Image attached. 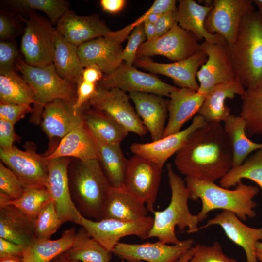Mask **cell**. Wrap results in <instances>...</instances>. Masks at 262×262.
<instances>
[{"label": "cell", "mask_w": 262, "mask_h": 262, "mask_svg": "<svg viewBox=\"0 0 262 262\" xmlns=\"http://www.w3.org/2000/svg\"><path fill=\"white\" fill-rule=\"evenodd\" d=\"M174 163L186 177L214 182L233 167V151L224 127L206 123L189 137Z\"/></svg>", "instance_id": "1"}, {"label": "cell", "mask_w": 262, "mask_h": 262, "mask_svg": "<svg viewBox=\"0 0 262 262\" xmlns=\"http://www.w3.org/2000/svg\"><path fill=\"white\" fill-rule=\"evenodd\" d=\"M235 78L246 89L262 84V15L246 14L233 43L227 44Z\"/></svg>", "instance_id": "2"}, {"label": "cell", "mask_w": 262, "mask_h": 262, "mask_svg": "<svg viewBox=\"0 0 262 262\" xmlns=\"http://www.w3.org/2000/svg\"><path fill=\"white\" fill-rule=\"evenodd\" d=\"M184 180L190 192V199L201 201V210L196 214L199 223L207 218L210 212L218 209L233 213L243 221L256 216L257 204L253 199L259 192L258 186L241 181L235 189L230 190L192 177H186Z\"/></svg>", "instance_id": "3"}, {"label": "cell", "mask_w": 262, "mask_h": 262, "mask_svg": "<svg viewBox=\"0 0 262 262\" xmlns=\"http://www.w3.org/2000/svg\"><path fill=\"white\" fill-rule=\"evenodd\" d=\"M166 169L171 200L165 209L153 212L154 222L148 238L156 237L164 243L174 245L180 242L175 234L176 226L180 231L187 229V232L192 233L199 230V222L189 209L190 192L185 180L174 171L171 164H168Z\"/></svg>", "instance_id": "4"}, {"label": "cell", "mask_w": 262, "mask_h": 262, "mask_svg": "<svg viewBox=\"0 0 262 262\" xmlns=\"http://www.w3.org/2000/svg\"><path fill=\"white\" fill-rule=\"evenodd\" d=\"M68 178L71 198L78 211L85 218L101 220L111 185L99 161H79L68 167Z\"/></svg>", "instance_id": "5"}, {"label": "cell", "mask_w": 262, "mask_h": 262, "mask_svg": "<svg viewBox=\"0 0 262 262\" xmlns=\"http://www.w3.org/2000/svg\"><path fill=\"white\" fill-rule=\"evenodd\" d=\"M16 69L21 72L34 95L33 111L30 119L31 123H40L45 106L55 99H63L74 104L77 86L61 77L53 63L45 67L34 66L19 57Z\"/></svg>", "instance_id": "6"}, {"label": "cell", "mask_w": 262, "mask_h": 262, "mask_svg": "<svg viewBox=\"0 0 262 262\" xmlns=\"http://www.w3.org/2000/svg\"><path fill=\"white\" fill-rule=\"evenodd\" d=\"M28 13L27 19L19 16L25 23L20 45L24 61L32 66H47L53 63L55 29L49 19L35 11Z\"/></svg>", "instance_id": "7"}, {"label": "cell", "mask_w": 262, "mask_h": 262, "mask_svg": "<svg viewBox=\"0 0 262 262\" xmlns=\"http://www.w3.org/2000/svg\"><path fill=\"white\" fill-rule=\"evenodd\" d=\"M135 28L132 23L122 29L108 32L104 36L88 41L77 47L81 63L85 68L94 65L104 75L111 73L123 63L121 43Z\"/></svg>", "instance_id": "8"}, {"label": "cell", "mask_w": 262, "mask_h": 262, "mask_svg": "<svg viewBox=\"0 0 262 262\" xmlns=\"http://www.w3.org/2000/svg\"><path fill=\"white\" fill-rule=\"evenodd\" d=\"M153 222L154 218L151 216L127 222L113 219L94 221L81 215L78 224L85 228L92 237L111 253L124 237L134 235L143 240L148 238Z\"/></svg>", "instance_id": "9"}, {"label": "cell", "mask_w": 262, "mask_h": 262, "mask_svg": "<svg viewBox=\"0 0 262 262\" xmlns=\"http://www.w3.org/2000/svg\"><path fill=\"white\" fill-rule=\"evenodd\" d=\"M162 168L137 155L128 159L123 187L144 202L152 213L154 212Z\"/></svg>", "instance_id": "10"}, {"label": "cell", "mask_w": 262, "mask_h": 262, "mask_svg": "<svg viewBox=\"0 0 262 262\" xmlns=\"http://www.w3.org/2000/svg\"><path fill=\"white\" fill-rule=\"evenodd\" d=\"M198 41L176 22L165 34L144 42L138 49L137 58L162 55L174 62L181 61L201 50Z\"/></svg>", "instance_id": "11"}, {"label": "cell", "mask_w": 262, "mask_h": 262, "mask_svg": "<svg viewBox=\"0 0 262 262\" xmlns=\"http://www.w3.org/2000/svg\"><path fill=\"white\" fill-rule=\"evenodd\" d=\"M129 98L125 92L118 88L106 89L97 86L88 104L93 109L110 116L128 132L143 137L148 131L131 104Z\"/></svg>", "instance_id": "12"}, {"label": "cell", "mask_w": 262, "mask_h": 262, "mask_svg": "<svg viewBox=\"0 0 262 262\" xmlns=\"http://www.w3.org/2000/svg\"><path fill=\"white\" fill-rule=\"evenodd\" d=\"M97 85L106 89L118 88L125 92L150 93L168 97L177 88L152 74L128 66L124 62L114 72L104 75Z\"/></svg>", "instance_id": "13"}, {"label": "cell", "mask_w": 262, "mask_h": 262, "mask_svg": "<svg viewBox=\"0 0 262 262\" xmlns=\"http://www.w3.org/2000/svg\"><path fill=\"white\" fill-rule=\"evenodd\" d=\"M252 0H214L205 22L206 30L218 34L228 44L234 42L241 21L247 13L255 10Z\"/></svg>", "instance_id": "14"}, {"label": "cell", "mask_w": 262, "mask_h": 262, "mask_svg": "<svg viewBox=\"0 0 262 262\" xmlns=\"http://www.w3.org/2000/svg\"><path fill=\"white\" fill-rule=\"evenodd\" d=\"M227 44L225 40L215 43L204 41L200 44L207 59L197 73L200 94L206 96L215 85L236 79Z\"/></svg>", "instance_id": "15"}, {"label": "cell", "mask_w": 262, "mask_h": 262, "mask_svg": "<svg viewBox=\"0 0 262 262\" xmlns=\"http://www.w3.org/2000/svg\"><path fill=\"white\" fill-rule=\"evenodd\" d=\"M195 244L192 238L170 245L158 241L142 244L118 243L112 253L128 262H177Z\"/></svg>", "instance_id": "16"}, {"label": "cell", "mask_w": 262, "mask_h": 262, "mask_svg": "<svg viewBox=\"0 0 262 262\" xmlns=\"http://www.w3.org/2000/svg\"><path fill=\"white\" fill-rule=\"evenodd\" d=\"M47 188L51 197L58 215L63 223L78 224L82 215L71 198L68 178L69 160L58 158L48 160Z\"/></svg>", "instance_id": "17"}, {"label": "cell", "mask_w": 262, "mask_h": 262, "mask_svg": "<svg viewBox=\"0 0 262 262\" xmlns=\"http://www.w3.org/2000/svg\"><path fill=\"white\" fill-rule=\"evenodd\" d=\"M3 164L17 176L24 188L46 187L48 162L45 157L37 154L33 148L23 151L15 146L9 151L0 149Z\"/></svg>", "instance_id": "18"}, {"label": "cell", "mask_w": 262, "mask_h": 262, "mask_svg": "<svg viewBox=\"0 0 262 262\" xmlns=\"http://www.w3.org/2000/svg\"><path fill=\"white\" fill-rule=\"evenodd\" d=\"M207 59V55L201 50L188 58L171 63H157L146 57L137 58L134 64L151 73L171 78L180 88L197 91L199 84L196 81L197 73Z\"/></svg>", "instance_id": "19"}, {"label": "cell", "mask_w": 262, "mask_h": 262, "mask_svg": "<svg viewBox=\"0 0 262 262\" xmlns=\"http://www.w3.org/2000/svg\"><path fill=\"white\" fill-rule=\"evenodd\" d=\"M206 123L203 118L196 114L186 129L156 141L134 143L130 146V150L134 155L147 159L163 168L167 160L183 146L190 135Z\"/></svg>", "instance_id": "20"}, {"label": "cell", "mask_w": 262, "mask_h": 262, "mask_svg": "<svg viewBox=\"0 0 262 262\" xmlns=\"http://www.w3.org/2000/svg\"><path fill=\"white\" fill-rule=\"evenodd\" d=\"M213 225L220 226L227 237L243 249L247 262H258L255 255V245L258 241L262 242V228L246 225L235 214L227 210H222L208 220L199 229Z\"/></svg>", "instance_id": "21"}, {"label": "cell", "mask_w": 262, "mask_h": 262, "mask_svg": "<svg viewBox=\"0 0 262 262\" xmlns=\"http://www.w3.org/2000/svg\"><path fill=\"white\" fill-rule=\"evenodd\" d=\"M56 25V30L68 41L77 47L104 36L111 31L105 22L96 15L79 16L70 9Z\"/></svg>", "instance_id": "22"}, {"label": "cell", "mask_w": 262, "mask_h": 262, "mask_svg": "<svg viewBox=\"0 0 262 262\" xmlns=\"http://www.w3.org/2000/svg\"><path fill=\"white\" fill-rule=\"evenodd\" d=\"M129 97L135 105L136 112L152 141L162 138L168 116L169 100L161 96L150 93H129Z\"/></svg>", "instance_id": "23"}, {"label": "cell", "mask_w": 262, "mask_h": 262, "mask_svg": "<svg viewBox=\"0 0 262 262\" xmlns=\"http://www.w3.org/2000/svg\"><path fill=\"white\" fill-rule=\"evenodd\" d=\"M73 106V103L61 99H55L45 106L40 124L49 138L62 139L83 121L84 106L76 113Z\"/></svg>", "instance_id": "24"}, {"label": "cell", "mask_w": 262, "mask_h": 262, "mask_svg": "<svg viewBox=\"0 0 262 262\" xmlns=\"http://www.w3.org/2000/svg\"><path fill=\"white\" fill-rule=\"evenodd\" d=\"M168 118L163 137L176 133L182 126L197 114L205 96L188 88H176L170 94Z\"/></svg>", "instance_id": "25"}, {"label": "cell", "mask_w": 262, "mask_h": 262, "mask_svg": "<svg viewBox=\"0 0 262 262\" xmlns=\"http://www.w3.org/2000/svg\"><path fill=\"white\" fill-rule=\"evenodd\" d=\"M148 212L145 204L124 187L111 186L103 208L102 219L136 221L147 217Z\"/></svg>", "instance_id": "26"}, {"label": "cell", "mask_w": 262, "mask_h": 262, "mask_svg": "<svg viewBox=\"0 0 262 262\" xmlns=\"http://www.w3.org/2000/svg\"><path fill=\"white\" fill-rule=\"evenodd\" d=\"M68 157L76 158L81 161L99 160L94 139L83 120L61 139L50 154L45 156L47 160Z\"/></svg>", "instance_id": "27"}, {"label": "cell", "mask_w": 262, "mask_h": 262, "mask_svg": "<svg viewBox=\"0 0 262 262\" xmlns=\"http://www.w3.org/2000/svg\"><path fill=\"white\" fill-rule=\"evenodd\" d=\"M246 89L235 79L233 81L213 86L206 95L197 113L206 123L224 122L230 114L229 108L225 104L227 99L233 98L236 95L242 96Z\"/></svg>", "instance_id": "28"}, {"label": "cell", "mask_w": 262, "mask_h": 262, "mask_svg": "<svg viewBox=\"0 0 262 262\" xmlns=\"http://www.w3.org/2000/svg\"><path fill=\"white\" fill-rule=\"evenodd\" d=\"M174 12L176 22L183 29L193 33L198 40L215 43L224 40L218 34L209 33L205 22L213 5H202L193 0H180Z\"/></svg>", "instance_id": "29"}, {"label": "cell", "mask_w": 262, "mask_h": 262, "mask_svg": "<svg viewBox=\"0 0 262 262\" xmlns=\"http://www.w3.org/2000/svg\"><path fill=\"white\" fill-rule=\"evenodd\" d=\"M34 220L13 205L0 206V238L27 247L36 239Z\"/></svg>", "instance_id": "30"}, {"label": "cell", "mask_w": 262, "mask_h": 262, "mask_svg": "<svg viewBox=\"0 0 262 262\" xmlns=\"http://www.w3.org/2000/svg\"><path fill=\"white\" fill-rule=\"evenodd\" d=\"M77 47L55 29L53 64L61 77L76 86L82 79L84 69Z\"/></svg>", "instance_id": "31"}, {"label": "cell", "mask_w": 262, "mask_h": 262, "mask_svg": "<svg viewBox=\"0 0 262 262\" xmlns=\"http://www.w3.org/2000/svg\"><path fill=\"white\" fill-rule=\"evenodd\" d=\"M76 230L74 227L63 232L61 238L50 239H35L25 247L22 258L24 262H51L72 245Z\"/></svg>", "instance_id": "32"}, {"label": "cell", "mask_w": 262, "mask_h": 262, "mask_svg": "<svg viewBox=\"0 0 262 262\" xmlns=\"http://www.w3.org/2000/svg\"><path fill=\"white\" fill-rule=\"evenodd\" d=\"M93 138L98 153V161L111 186H123L128 159L125 157L120 144L106 143Z\"/></svg>", "instance_id": "33"}, {"label": "cell", "mask_w": 262, "mask_h": 262, "mask_svg": "<svg viewBox=\"0 0 262 262\" xmlns=\"http://www.w3.org/2000/svg\"><path fill=\"white\" fill-rule=\"evenodd\" d=\"M84 108L83 122L94 138L106 143L120 144L127 135L128 131L104 113L94 109L84 112Z\"/></svg>", "instance_id": "34"}, {"label": "cell", "mask_w": 262, "mask_h": 262, "mask_svg": "<svg viewBox=\"0 0 262 262\" xmlns=\"http://www.w3.org/2000/svg\"><path fill=\"white\" fill-rule=\"evenodd\" d=\"M224 122L233 151V167L241 165L249 154L262 148V143L254 142L248 137L246 123L239 115L230 114Z\"/></svg>", "instance_id": "35"}, {"label": "cell", "mask_w": 262, "mask_h": 262, "mask_svg": "<svg viewBox=\"0 0 262 262\" xmlns=\"http://www.w3.org/2000/svg\"><path fill=\"white\" fill-rule=\"evenodd\" d=\"M64 253L70 259L82 262H109L112 254L82 226L76 233L72 246Z\"/></svg>", "instance_id": "36"}, {"label": "cell", "mask_w": 262, "mask_h": 262, "mask_svg": "<svg viewBox=\"0 0 262 262\" xmlns=\"http://www.w3.org/2000/svg\"><path fill=\"white\" fill-rule=\"evenodd\" d=\"M242 105L239 116L246 123L247 136L262 135V84L246 89L241 96Z\"/></svg>", "instance_id": "37"}, {"label": "cell", "mask_w": 262, "mask_h": 262, "mask_svg": "<svg viewBox=\"0 0 262 262\" xmlns=\"http://www.w3.org/2000/svg\"><path fill=\"white\" fill-rule=\"evenodd\" d=\"M34 103L33 91L22 76L16 71L0 75V103L31 105Z\"/></svg>", "instance_id": "38"}, {"label": "cell", "mask_w": 262, "mask_h": 262, "mask_svg": "<svg viewBox=\"0 0 262 262\" xmlns=\"http://www.w3.org/2000/svg\"><path fill=\"white\" fill-rule=\"evenodd\" d=\"M243 179L253 181L260 187L262 200V148L257 150L241 165L231 168L220 179V186L229 189L236 186Z\"/></svg>", "instance_id": "39"}, {"label": "cell", "mask_w": 262, "mask_h": 262, "mask_svg": "<svg viewBox=\"0 0 262 262\" xmlns=\"http://www.w3.org/2000/svg\"><path fill=\"white\" fill-rule=\"evenodd\" d=\"M52 201L46 187L25 188L20 197L11 200L5 195L0 193V206L13 205L26 215L35 219L42 209Z\"/></svg>", "instance_id": "40"}, {"label": "cell", "mask_w": 262, "mask_h": 262, "mask_svg": "<svg viewBox=\"0 0 262 262\" xmlns=\"http://www.w3.org/2000/svg\"><path fill=\"white\" fill-rule=\"evenodd\" d=\"M3 3L16 12H43L53 24H57L70 7L69 2L64 0H7Z\"/></svg>", "instance_id": "41"}, {"label": "cell", "mask_w": 262, "mask_h": 262, "mask_svg": "<svg viewBox=\"0 0 262 262\" xmlns=\"http://www.w3.org/2000/svg\"><path fill=\"white\" fill-rule=\"evenodd\" d=\"M63 223L52 201H50L42 209L34 220L36 239H50L51 236Z\"/></svg>", "instance_id": "42"}, {"label": "cell", "mask_w": 262, "mask_h": 262, "mask_svg": "<svg viewBox=\"0 0 262 262\" xmlns=\"http://www.w3.org/2000/svg\"><path fill=\"white\" fill-rule=\"evenodd\" d=\"M191 250L192 257L189 262H239L236 259L227 256L217 241L211 246L196 244Z\"/></svg>", "instance_id": "43"}, {"label": "cell", "mask_w": 262, "mask_h": 262, "mask_svg": "<svg viewBox=\"0 0 262 262\" xmlns=\"http://www.w3.org/2000/svg\"><path fill=\"white\" fill-rule=\"evenodd\" d=\"M24 189L14 172L0 162V193L7 196L11 200H16L21 196Z\"/></svg>", "instance_id": "44"}, {"label": "cell", "mask_w": 262, "mask_h": 262, "mask_svg": "<svg viewBox=\"0 0 262 262\" xmlns=\"http://www.w3.org/2000/svg\"><path fill=\"white\" fill-rule=\"evenodd\" d=\"M143 23L133 29L127 37L128 42L123 49L122 58L123 62L129 66H132L137 59V52L140 46L146 41Z\"/></svg>", "instance_id": "45"}, {"label": "cell", "mask_w": 262, "mask_h": 262, "mask_svg": "<svg viewBox=\"0 0 262 262\" xmlns=\"http://www.w3.org/2000/svg\"><path fill=\"white\" fill-rule=\"evenodd\" d=\"M19 58L16 45L13 40H0V75L16 71Z\"/></svg>", "instance_id": "46"}, {"label": "cell", "mask_w": 262, "mask_h": 262, "mask_svg": "<svg viewBox=\"0 0 262 262\" xmlns=\"http://www.w3.org/2000/svg\"><path fill=\"white\" fill-rule=\"evenodd\" d=\"M33 111V108L30 105L0 103V118L14 125Z\"/></svg>", "instance_id": "47"}, {"label": "cell", "mask_w": 262, "mask_h": 262, "mask_svg": "<svg viewBox=\"0 0 262 262\" xmlns=\"http://www.w3.org/2000/svg\"><path fill=\"white\" fill-rule=\"evenodd\" d=\"M19 33L18 24L13 16L7 11L1 9L0 11V40H13Z\"/></svg>", "instance_id": "48"}, {"label": "cell", "mask_w": 262, "mask_h": 262, "mask_svg": "<svg viewBox=\"0 0 262 262\" xmlns=\"http://www.w3.org/2000/svg\"><path fill=\"white\" fill-rule=\"evenodd\" d=\"M97 84L82 80L77 85V96L73 104L75 112H79L95 94Z\"/></svg>", "instance_id": "49"}, {"label": "cell", "mask_w": 262, "mask_h": 262, "mask_svg": "<svg viewBox=\"0 0 262 262\" xmlns=\"http://www.w3.org/2000/svg\"><path fill=\"white\" fill-rule=\"evenodd\" d=\"M17 137L14 124L0 118V149L5 151L11 150Z\"/></svg>", "instance_id": "50"}, {"label": "cell", "mask_w": 262, "mask_h": 262, "mask_svg": "<svg viewBox=\"0 0 262 262\" xmlns=\"http://www.w3.org/2000/svg\"><path fill=\"white\" fill-rule=\"evenodd\" d=\"M174 11H170L163 14L154 24L156 38L161 37L168 32L176 22Z\"/></svg>", "instance_id": "51"}, {"label": "cell", "mask_w": 262, "mask_h": 262, "mask_svg": "<svg viewBox=\"0 0 262 262\" xmlns=\"http://www.w3.org/2000/svg\"><path fill=\"white\" fill-rule=\"evenodd\" d=\"M176 0H156L150 7L142 15L145 16L151 14H163L166 12L175 11L177 8Z\"/></svg>", "instance_id": "52"}, {"label": "cell", "mask_w": 262, "mask_h": 262, "mask_svg": "<svg viewBox=\"0 0 262 262\" xmlns=\"http://www.w3.org/2000/svg\"><path fill=\"white\" fill-rule=\"evenodd\" d=\"M25 247L0 238V256H23Z\"/></svg>", "instance_id": "53"}, {"label": "cell", "mask_w": 262, "mask_h": 262, "mask_svg": "<svg viewBox=\"0 0 262 262\" xmlns=\"http://www.w3.org/2000/svg\"><path fill=\"white\" fill-rule=\"evenodd\" d=\"M101 70L97 66L91 65L84 68L82 80L84 81L97 84L103 77Z\"/></svg>", "instance_id": "54"}, {"label": "cell", "mask_w": 262, "mask_h": 262, "mask_svg": "<svg viewBox=\"0 0 262 262\" xmlns=\"http://www.w3.org/2000/svg\"><path fill=\"white\" fill-rule=\"evenodd\" d=\"M125 0H101L99 1L102 9L110 14H116L121 11L126 5Z\"/></svg>", "instance_id": "55"}, {"label": "cell", "mask_w": 262, "mask_h": 262, "mask_svg": "<svg viewBox=\"0 0 262 262\" xmlns=\"http://www.w3.org/2000/svg\"><path fill=\"white\" fill-rule=\"evenodd\" d=\"M143 24L147 40L150 41L156 38V30L154 24L147 21H145Z\"/></svg>", "instance_id": "56"}, {"label": "cell", "mask_w": 262, "mask_h": 262, "mask_svg": "<svg viewBox=\"0 0 262 262\" xmlns=\"http://www.w3.org/2000/svg\"><path fill=\"white\" fill-rule=\"evenodd\" d=\"M0 262H24L22 256H0Z\"/></svg>", "instance_id": "57"}, {"label": "cell", "mask_w": 262, "mask_h": 262, "mask_svg": "<svg viewBox=\"0 0 262 262\" xmlns=\"http://www.w3.org/2000/svg\"><path fill=\"white\" fill-rule=\"evenodd\" d=\"M51 262H79L70 259L64 252L55 258Z\"/></svg>", "instance_id": "58"}, {"label": "cell", "mask_w": 262, "mask_h": 262, "mask_svg": "<svg viewBox=\"0 0 262 262\" xmlns=\"http://www.w3.org/2000/svg\"><path fill=\"white\" fill-rule=\"evenodd\" d=\"M255 255L258 262H262V242L258 241L255 245Z\"/></svg>", "instance_id": "59"}, {"label": "cell", "mask_w": 262, "mask_h": 262, "mask_svg": "<svg viewBox=\"0 0 262 262\" xmlns=\"http://www.w3.org/2000/svg\"><path fill=\"white\" fill-rule=\"evenodd\" d=\"M192 257V253L191 249L186 251L179 259L177 262H189Z\"/></svg>", "instance_id": "60"}, {"label": "cell", "mask_w": 262, "mask_h": 262, "mask_svg": "<svg viewBox=\"0 0 262 262\" xmlns=\"http://www.w3.org/2000/svg\"><path fill=\"white\" fill-rule=\"evenodd\" d=\"M254 4L256 5L257 7H258L259 12L262 15V3L258 1V0H254Z\"/></svg>", "instance_id": "61"}, {"label": "cell", "mask_w": 262, "mask_h": 262, "mask_svg": "<svg viewBox=\"0 0 262 262\" xmlns=\"http://www.w3.org/2000/svg\"><path fill=\"white\" fill-rule=\"evenodd\" d=\"M258 1L261 3H262V0H258Z\"/></svg>", "instance_id": "62"}]
</instances>
